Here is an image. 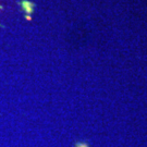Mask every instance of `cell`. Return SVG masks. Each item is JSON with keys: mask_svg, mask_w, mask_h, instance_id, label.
<instances>
[{"mask_svg": "<svg viewBox=\"0 0 147 147\" xmlns=\"http://www.w3.org/2000/svg\"><path fill=\"white\" fill-rule=\"evenodd\" d=\"M21 5H22V9L25 11V13H26L27 16H30L33 13V11H34V8H35V5L31 2V1H27V0H23L21 2Z\"/></svg>", "mask_w": 147, "mask_h": 147, "instance_id": "1", "label": "cell"}, {"mask_svg": "<svg viewBox=\"0 0 147 147\" xmlns=\"http://www.w3.org/2000/svg\"><path fill=\"white\" fill-rule=\"evenodd\" d=\"M25 19H26L27 21H31V20H32L31 16H25Z\"/></svg>", "mask_w": 147, "mask_h": 147, "instance_id": "2", "label": "cell"}]
</instances>
